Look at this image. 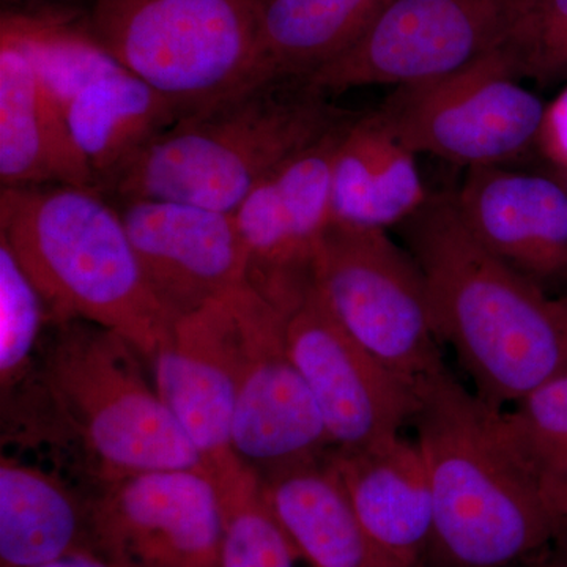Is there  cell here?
I'll list each match as a JSON object with an SVG mask.
<instances>
[{
  "mask_svg": "<svg viewBox=\"0 0 567 567\" xmlns=\"http://www.w3.org/2000/svg\"><path fill=\"white\" fill-rule=\"evenodd\" d=\"M398 229L423 271L436 336L477 398L505 410L567 371V295L548 292L477 244L454 192L429 194Z\"/></svg>",
  "mask_w": 567,
  "mask_h": 567,
  "instance_id": "cell-1",
  "label": "cell"
},
{
  "mask_svg": "<svg viewBox=\"0 0 567 567\" xmlns=\"http://www.w3.org/2000/svg\"><path fill=\"white\" fill-rule=\"evenodd\" d=\"M416 442L434 498L427 567H527L559 527L503 410L447 368L415 386Z\"/></svg>",
  "mask_w": 567,
  "mask_h": 567,
  "instance_id": "cell-2",
  "label": "cell"
},
{
  "mask_svg": "<svg viewBox=\"0 0 567 567\" xmlns=\"http://www.w3.org/2000/svg\"><path fill=\"white\" fill-rule=\"evenodd\" d=\"M354 114L305 80L248 85L178 118L99 192L234 213L274 174Z\"/></svg>",
  "mask_w": 567,
  "mask_h": 567,
  "instance_id": "cell-3",
  "label": "cell"
},
{
  "mask_svg": "<svg viewBox=\"0 0 567 567\" xmlns=\"http://www.w3.org/2000/svg\"><path fill=\"white\" fill-rule=\"evenodd\" d=\"M0 240L39 290L48 320L110 328L148 363L169 338L174 322L142 274L121 213L99 189H0Z\"/></svg>",
  "mask_w": 567,
  "mask_h": 567,
  "instance_id": "cell-4",
  "label": "cell"
},
{
  "mask_svg": "<svg viewBox=\"0 0 567 567\" xmlns=\"http://www.w3.org/2000/svg\"><path fill=\"white\" fill-rule=\"evenodd\" d=\"M44 331L40 398L91 461L95 484L156 470H205L128 339L85 320H48Z\"/></svg>",
  "mask_w": 567,
  "mask_h": 567,
  "instance_id": "cell-5",
  "label": "cell"
},
{
  "mask_svg": "<svg viewBox=\"0 0 567 567\" xmlns=\"http://www.w3.org/2000/svg\"><path fill=\"white\" fill-rule=\"evenodd\" d=\"M260 0H95L93 37L178 115L251 81Z\"/></svg>",
  "mask_w": 567,
  "mask_h": 567,
  "instance_id": "cell-6",
  "label": "cell"
},
{
  "mask_svg": "<svg viewBox=\"0 0 567 567\" xmlns=\"http://www.w3.org/2000/svg\"><path fill=\"white\" fill-rule=\"evenodd\" d=\"M315 289L347 333L413 390L446 368L423 271L388 230L331 224Z\"/></svg>",
  "mask_w": 567,
  "mask_h": 567,
  "instance_id": "cell-7",
  "label": "cell"
},
{
  "mask_svg": "<svg viewBox=\"0 0 567 567\" xmlns=\"http://www.w3.org/2000/svg\"><path fill=\"white\" fill-rule=\"evenodd\" d=\"M544 112L503 48L447 76L394 87L372 114L415 155L472 169L507 166L537 147Z\"/></svg>",
  "mask_w": 567,
  "mask_h": 567,
  "instance_id": "cell-8",
  "label": "cell"
},
{
  "mask_svg": "<svg viewBox=\"0 0 567 567\" xmlns=\"http://www.w3.org/2000/svg\"><path fill=\"white\" fill-rule=\"evenodd\" d=\"M527 2L391 0L353 48L305 81L331 99L447 76L506 48Z\"/></svg>",
  "mask_w": 567,
  "mask_h": 567,
  "instance_id": "cell-9",
  "label": "cell"
},
{
  "mask_svg": "<svg viewBox=\"0 0 567 567\" xmlns=\"http://www.w3.org/2000/svg\"><path fill=\"white\" fill-rule=\"evenodd\" d=\"M89 535L121 567H219L221 496L204 468L112 477L89 495Z\"/></svg>",
  "mask_w": 567,
  "mask_h": 567,
  "instance_id": "cell-10",
  "label": "cell"
},
{
  "mask_svg": "<svg viewBox=\"0 0 567 567\" xmlns=\"http://www.w3.org/2000/svg\"><path fill=\"white\" fill-rule=\"evenodd\" d=\"M357 117L284 163L234 212L246 251V284L286 317L315 287L317 252L333 224L334 156Z\"/></svg>",
  "mask_w": 567,
  "mask_h": 567,
  "instance_id": "cell-11",
  "label": "cell"
},
{
  "mask_svg": "<svg viewBox=\"0 0 567 567\" xmlns=\"http://www.w3.org/2000/svg\"><path fill=\"white\" fill-rule=\"evenodd\" d=\"M248 284L174 323L152 358L164 404L213 477L241 465L233 451V420L246 354Z\"/></svg>",
  "mask_w": 567,
  "mask_h": 567,
  "instance_id": "cell-12",
  "label": "cell"
},
{
  "mask_svg": "<svg viewBox=\"0 0 567 567\" xmlns=\"http://www.w3.org/2000/svg\"><path fill=\"white\" fill-rule=\"evenodd\" d=\"M286 344L334 450L375 445L412 421L415 390L347 333L315 287L287 317Z\"/></svg>",
  "mask_w": 567,
  "mask_h": 567,
  "instance_id": "cell-13",
  "label": "cell"
},
{
  "mask_svg": "<svg viewBox=\"0 0 567 567\" xmlns=\"http://www.w3.org/2000/svg\"><path fill=\"white\" fill-rule=\"evenodd\" d=\"M286 320L249 286L246 354L233 420V451L259 477L334 450L311 391L290 358Z\"/></svg>",
  "mask_w": 567,
  "mask_h": 567,
  "instance_id": "cell-14",
  "label": "cell"
},
{
  "mask_svg": "<svg viewBox=\"0 0 567 567\" xmlns=\"http://www.w3.org/2000/svg\"><path fill=\"white\" fill-rule=\"evenodd\" d=\"M153 295L173 322L246 284L234 213L175 200L112 203Z\"/></svg>",
  "mask_w": 567,
  "mask_h": 567,
  "instance_id": "cell-15",
  "label": "cell"
},
{
  "mask_svg": "<svg viewBox=\"0 0 567 567\" xmlns=\"http://www.w3.org/2000/svg\"><path fill=\"white\" fill-rule=\"evenodd\" d=\"M454 203L477 244L551 293L567 284V188L507 166L466 169Z\"/></svg>",
  "mask_w": 567,
  "mask_h": 567,
  "instance_id": "cell-16",
  "label": "cell"
},
{
  "mask_svg": "<svg viewBox=\"0 0 567 567\" xmlns=\"http://www.w3.org/2000/svg\"><path fill=\"white\" fill-rule=\"evenodd\" d=\"M365 533L394 566L427 567L434 498L416 440L401 434L330 454Z\"/></svg>",
  "mask_w": 567,
  "mask_h": 567,
  "instance_id": "cell-17",
  "label": "cell"
},
{
  "mask_svg": "<svg viewBox=\"0 0 567 567\" xmlns=\"http://www.w3.org/2000/svg\"><path fill=\"white\" fill-rule=\"evenodd\" d=\"M0 182L11 186L69 185L96 189L65 111L28 55L0 39Z\"/></svg>",
  "mask_w": 567,
  "mask_h": 567,
  "instance_id": "cell-18",
  "label": "cell"
},
{
  "mask_svg": "<svg viewBox=\"0 0 567 567\" xmlns=\"http://www.w3.org/2000/svg\"><path fill=\"white\" fill-rule=\"evenodd\" d=\"M330 454L260 477L265 499L306 566L398 567L365 533Z\"/></svg>",
  "mask_w": 567,
  "mask_h": 567,
  "instance_id": "cell-19",
  "label": "cell"
},
{
  "mask_svg": "<svg viewBox=\"0 0 567 567\" xmlns=\"http://www.w3.org/2000/svg\"><path fill=\"white\" fill-rule=\"evenodd\" d=\"M429 194L415 153L395 140L372 112L358 115L334 156L333 223L388 230L420 210Z\"/></svg>",
  "mask_w": 567,
  "mask_h": 567,
  "instance_id": "cell-20",
  "label": "cell"
},
{
  "mask_svg": "<svg viewBox=\"0 0 567 567\" xmlns=\"http://www.w3.org/2000/svg\"><path fill=\"white\" fill-rule=\"evenodd\" d=\"M390 2L260 0L256 59L248 85L312 76L353 48Z\"/></svg>",
  "mask_w": 567,
  "mask_h": 567,
  "instance_id": "cell-21",
  "label": "cell"
},
{
  "mask_svg": "<svg viewBox=\"0 0 567 567\" xmlns=\"http://www.w3.org/2000/svg\"><path fill=\"white\" fill-rule=\"evenodd\" d=\"M91 546L89 496L58 473L0 457V567L43 565Z\"/></svg>",
  "mask_w": 567,
  "mask_h": 567,
  "instance_id": "cell-22",
  "label": "cell"
},
{
  "mask_svg": "<svg viewBox=\"0 0 567 567\" xmlns=\"http://www.w3.org/2000/svg\"><path fill=\"white\" fill-rule=\"evenodd\" d=\"M65 115L96 189L181 118L169 100L125 66L82 87Z\"/></svg>",
  "mask_w": 567,
  "mask_h": 567,
  "instance_id": "cell-23",
  "label": "cell"
},
{
  "mask_svg": "<svg viewBox=\"0 0 567 567\" xmlns=\"http://www.w3.org/2000/svg\"><path fill=\"white\" fill-rule=\"evenodd\" d=\"M0 39L21 48L63 111L82 87L123 66L93 37L89 17L69 11L3 10Z\"/></svg>",
  "mask_w": 567,
  "mask_h": 567,
  "instance_id": "cell-24",
  "label": "cell"
},
{
  "mask_svg": "<svg viewBox=\"0 0 567 567\" xmlns=\"http://www.w3.org/2000/svg\"><path fill=\"white\" fill-rule=\"evenodd\" d=\"M221 496L219 567H300L303 558L262 491V481L241 464L213 477Z\"/></svg>",
  "mask_w": 567,
  "mask_h": 567,
  "instance_id": "cell-25",
  "label": "cell"
},
{
  "mask_svg": "<svg viewBox=\"0 0 567 567\" xmlns=\"http://www.w3.org/2000/svg\"><path fill=\"white\" fill-rule=\"evenodd\" d=\"M48 324L43 298L10 246L0 240V385L2 395L35 369Z\"/></svg>",
  "mask_w": 567,
  "mask_h": 567,
  "instance_id": "cell-26",
  "label": "cell"
},
{
  "mask_svg": "<svg viewBox=\"0 0 567 567\" xmlns=\"http://www.w3.org/2000/svg\"><path fill=\"white\" fill-rule=\"evenodd\" d=\"M503 421L543 486L567 480V371L503 410Z\"/></svg>",
  "mask_w": 567,
  "mask_h": 567,
  "instance_id": "cell-27",
  "label": "cell"
},
{
  "mask_svg": "<svg viewBox=\"0 0 567 567\" xmlns=\"http://www.w3.org/2000/svg\"><path fill=\"white\" fill-rule=\"evenodd\" d=\"M506 51L518 80H567V0H528Z\"/></svg>",
  "mask_w": 567,
  "mask_h": 567,
  "instance_id": "cell-28",
  "label": "cell"
},
{
  "mask_svg": "<svg viewBox=\"0 0 567 567\" xmlns=\"http://www.w3.org/2000/svg\"><path fill=\"white\" fill-rule=\"evenodd\" d=\"M537 148L557 164L561 173L567 171V87L559 93L544 112Z\"/></svg>",
  "mask_w": 567,
  "mask_h": 567,
  "instance_id": "cell-29",
  "label": "cell"
},
{
  "mask_svg": "<svg viewBox=\"0 0 567 567\" xmlns=\"http://www.w3.org/2000/svg\"><path fill=\"white\" fill-rule=\"evenodd\" d=\"M33 567H121L112 563L111 559L103 557L92 547L81 548V550L70 551L62 557L51 559L43 565Z\"/></svg>",
  "mask_w": 567,
  "mask_h": 567,
  "instance_id": "cell-30",
  "label": "cell"
},
{
  "mask_svg": "<svg viewBox=\"0 0 567 567\" xmlns=\"http://www.w3.org/2000/svg\"><path fill=\"white\" fill-rule=\"evenodd\" d=\"M527 567H567L566 529H559L557 537Z\"/></svg>",
  "mask_w": 567,
  "mask_h": 567,
  "instance_id": "cell-31",
  "label": "cell"
},
{
  "mask_svg": "<svg viewBox=\"0 0 567 567\" xmlns=\"http://www.w3.org/2000/svg\"><path fill=\"white\" fill-rule=\"evenodd\" d=\"M548 506L554 511L559 527L567 532V480L543 486Z\"/></svg>",
  "mask_w": 567,
  "mask_h": 567,
  "instance_id": "cell-32",
  "label": "cell"
},
{
  "mask_svg": "<svg viewBox=\"0 0 567 567\" xmlns=\"http://www.w3.org/2000/svg\"><path fill=\"white\" fill-rule=\"evenodd\" d=\"M561 181L565 182L566 188H567V171L566 173H563Z\"/></svg>",
  "mask_w": 567,
  "mask_h": 567,
  "instance_id": "cell-33",
  "label": "cell"
},
{
  "mask_svg": "<svg viewBox=\"0 0 567 567\" xmlns=\"http://www.w3.org/2000/svg\"><path fill=\"white\" fill-rule=\"evenodd\" d=\"M9 2H13V0H9ZM14 2H20V0H14Z\"/></svg>",
  "mask_w": 567,
  "mask_h": 567,
  "instance_id": "cell-34",
  "label": "cell"
}]
</instances>
